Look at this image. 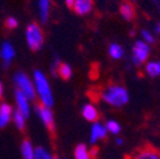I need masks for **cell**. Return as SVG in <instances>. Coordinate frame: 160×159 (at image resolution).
Instances as JSON below:
<instances>
[{
    "instance_id": "cell-1",
    "label": "cell",
    "mask_w": 160,
    "mask_h": 159,
    "mask_svg": "<svg viewBox=\"0 0 160 159\" xmlns=\"http://www.w3.org/2000/svg\"><path fill=\"white\" fill-rule=\"evenodd\" d=\"M32 79H33L32 82H33V86H35L36 95L39 98L41 105L45 106V107L51 108L53 106V104H55L53 94L45 74L42 71H40V70H35Z\"/></svg>"
},
{
    "instance_id": "cell-2",
    "label": "cell",
    "mask_w": 160,
    "mask_h": 159,
    "mask_svg": "<svg viewBox=\"0 0 160 159\" xmlns=\"http://www.w3.org/2000/svg\"><path fill=\"white\" fill-rule=\"evenodd\" d=\"M102 99L113 107H121L129 100L127 90L120 86H110L101 95Z\"/></svg>"
},
{
    "instance_id": "cell-3",
    "label": "cell",
    "mask_w": 160,
    "mask_h": 159,
    "mask_svg": "<svg viewBox=\"0 0 160 159\" xmlns=\"http://www.w3.org/2000/svg\"><path fill=\"white\" fill-rule=\"evenodd\" d=\"M13 81H15L17 90H19L22 95H25L26 97L28 98V100H35L37 95H36L35 86L31 79H29L25 72L18 71L13 76Z\"/></svg>"
},
{
    "instance_id": "cell-4",
    "label": "cell",
    "mask_w": 160,
    "mask_h": 159,
    "mask_svg": "<svg viewBox=\"0 0 160 159\" xmlns=\"http://www.w3.org/2000/svg\"><path fill=\"white\" fill-rule=\"evenodd\" d=\"M26 40L32 51H38L43 46V33L37 23H30L26 29Z\"/></svg>"
},
{
    "instance_id": "cell-5",
    "label": "cell",
    "mask_w": 160,
    "mask_h": 159,
    "mask_svg": "<svg viewBox=\"0 0 160 159\" xmlns=\"http://www.w3.org/2000/svg\"><path fill=\"white\" fill-rule=\"evenodd\" d=\"M36 112H37L38 117L42 121V124L47 127L50 131H55V117L51 111V109L48 107H45L42 105H39L36 107Z\"/></svg>"
},
{
    "instance_id": "cell-6",
    "label": "cell",
    "mask_w": 160,
    "mask_h": 159,
    "mask_svg": "<svg viewBox=\"0 0 160 159\" xmlns=\"http://www.w3.org/2000/svg\"><path fill=\"white\" fill-rule=\"evenodd\" d=\"M149 55V47L143 41H137L132 49V60L136 65H140L146 61Z\"/></svg>"
},
{
    "instance_id": "cell-7",
    "label": "cell",
    "mask_w": 160,
    "mask_h": 159,
    "mask_svg": "<svg viewBox=\"0 0 160 159\" xmlns=\"http://www.w3.org/2000/svg\"><path fill=\"white\" fill-rule=\"evenodd\" d=\"M15 99H16V106H17V110L21 115H23L26 118L29 117L30 115V105L29 100L26 97L25 95H22L19 90H16L15 92Z\"/></svg>"
},
{
    "instance_id": "cell-8",
    "label": "cell",
    "mask_w": 160,
    "mask_h": 159,
    "mask_svg": "<svg viewBox=\"0 0 160 159\" xmlns=\"http://www.w3.org/2000/svg\"><path fill=\"white\" fill-rule=\"evenodd\" d=\"M108 134V130L106 126L99 124V122H95L91 127V132H90V144H96L98 140L105 139L106 136Z\"/></svg>"
},
{
    "instance_id": "cell-9",
    "label": "cell",
    "mask_w": 160,
    "mask_h": 159,
    "mask_svg": "<svg viewBox=\"0 0 160 159\" xmlns=\"http://www.w3.org/2000/svg\"><path fill=\"white\" fill-rule=\"evenodd\" d=\"M16 51L13 46L10 42H3L1 47H0V57L3 60L5 67L10 65V62L12 61V59L15 58Z\"/></svg>"
},
{
    "instance_id": "cell-10",
    "label": "cell",
    "mask_w": 160,
    "mask_h": 159,
    "mask_svg": "<svg viewBox=\"0 0 160 159\" xmlns=\"http://www.w3.org/2000/svg\"><path fill=\"white\" fill-rule=\"evenodd\" d=\"M92 0H75L72 8L77 15L85 16L92 9Z\"/></svg>"
},
{
    "instance_id": "cell-11",
    "label": "cell",
    "mask_w": 160,
    "mask_h": 159,
    "mask_svg": "<svg viewBox=\"0 0 160 159\" xmlns=\"http://www.w3.org/2000/svg\"><path fill=\"white\" fill-rule=\"evenodd\" d=\"M13 109L8 104L0 105V128H5L8 126L11 118H12Z\"/></svg>"
},
{
    "instance_id": "cell-12",
    "label": "cell",
    "mask_w": 160,
    "mask_h": 159,
    "mask_svg": "<svg viewBox=\"0 0 160 159\" xmlns=\"http://www.w3.org/2000/svg\"><path fill=\"white\" fill-rule=\"evenodd\" d=\"M81 112H82L83 118L90 122H96L98 117H99V115H98V111L95 108V106H92V105H90V104L85 105Z\"/></svg>"
},
{
    "instance_id": "cell-13",
    "label": "cell",
    "mask_w": 160,
    "mask_h": 159,
    "mask_svg": "<svg viewBox=\"0 0 160 159\" xmlns=\"http://www.w3.org/2000/svg\"><path fill=\"white\" fill-rule=\"evenodd\" d=\"M130 159H160V152L155 149H142L136 152Z\"/></svg>"
},
{
    "instance_id": "cell-14",
    "label": "cell",
    "mask_w": 160,
    "mask_h": 159,
    "mask_svg": "<svg viewBox=\"0 0 160 159\" xmlns=\"http://www.w3.org/2000/svg\"><path fill=\"white\" fill-rule=\"evenodd\" d=\"M35 149L36 148L29 140H23L21 142L20 150H21V156L23 159H35Z\"/></svg>"
},
{
    "instance_id": "cell-15",
    "label": "cell",
    "mask_w": 160,
    "mask_h": 159,
    "mask_svg": "<svg viewBox=\"0 0 160 159\" xmlns=\"http://www.w3.org/2000/svg\"><path fill=\"white\" fill-rule=\"evenodd\" d=\"M38 6H39V15L41 23H46L48 21L50 10V0H38Z\"/></svg>"
},
{
    "instance_id": "cell-16",
    "label": "cell",
    "mask_w": 160,
    "mask_h": 159,
    "mask_svg": "<svg viewBox=\"0 0 160 159\" xmlns=\"http://www.w3.org/2000/svg\"><path fill=\"white\" fill-rule=\"evenodd\" d=\"M75 159H90L89 149L85 144H79L76 146Z\"/></svg>"
},
{
    "instance_id": "cell-17",
    "label": "cell",
    "mask_w": 160,
    "mask_h": 159,
    "mask_svg": "<svg viewBox=\"0 0 160 159\" xmlns=\"http://www.w3.org/2000/svg\"><path fill=\"white\" fill-rule=\"evenodd\" d=\"M12 121L15 124V126L17 127L19 130H23L26 127V117L23 115L20 114L18 110L13 111L12 114Z\"/></svg>"
},
{
    "instance_id": "cell-18",
    "label": "cell",
    "mask_w": 160,
    "mask_h": 159,
    "mask_svg": "<svg viewBox=\"0 0 160 159\" xmlns=\"http://www.w3.org/2000/svg\"><path fill=\"white\" fill-rule=\"evenodd\" d=\"M57 71L60 77L65 80H68L72 75V69H71V67L68 64H60Z\"/></svg>"
},
{
    "instance_id": "cell-19",
    "label": "cell",
    "mask_w": 160,
    "mask_h": 159,
    "mask_svg": "<svg viewBox=\"0 0 160 159\" xmlns=\"http://www.w3.org/2000/svg\"><path fill=\"white\" fill-rule=\"evenodd\" d=\"M120 13L122 15V17L125 18V19L130 20V19H132V17L135 16V10H133L132 6L130 5V3H126L120 8Z\"/></svg>"
},
{
    "instance_id": "cell-20",
    "label": "cell",
    "mask_w": 160,
    "mask_h": 159,
    "mask_svg": "<svg viewBox=\"0 0 160 159\" xmlns=\"http://www.w3.org/2000/svg\"><path fill=\"white\" fill-rule=\"evenodd\" d=\"M35 159H58L52 157V155L50 154L47 149H45L43 147H37L35 149Z\"/></svg>"
},
{
    "instance_id": "cell-21",
    "label": "cell",
    "mask_w": 160,
    "mask_h": 159,
    "mask_svg": "<svg viewBox=\"0 0 160 159\" xmlns=\"http://www.w3.org/2000/svg\"><path fill=\"white\" fill-rule=\"evenodd\" d=\"M109 54L113 59H120L123 56V49L121 46L117 45V44H112L109 47Z\"/></svg>"
},
{
    "instance_id": "cell-22",
    "label": "cell",
    "mask_w": 160,
    "mask_h": 159,
    "mask_svg": "<svg viewBox=\"0 0 160 159\" xmlns=\"http://www.w3.org/2000/svg\"><path fill=\"white\" fill-rule=\"evenodd\" d=\"M147 70L148 75L151 76V77H157L160 75V65L159 62H150L147 65Z\"/></svg>"
},
{
    "instance_id": "cell-23",
    "label": "cell",
    "mask_w": 160,
    "mask_h": 159,
    "mask_svg": "<svg viewBox=\"0 0 160 159\" xmlns=\"http://www.w3.org/2000/svg\"><path fill=\"white\" fill-rule=\"evenodd\" d=\"M106 128H107L108 131H110L113 135H118L120 132V130H121L120 125L118 124L117 121H115V120H109V121H107Z\"/></svg>"
},
{
    "instance_id": "cell-24",
    "label": "cell",
    "mask_w": 160,
    "mask_h": 159,
    "mask_svg": "<svg viewBox=\"0 0 160 159\" xmlns=\"http://www.w3.org/2000/svg\"><path fill=\"white\" fill-rule=\"evenodd\" d=\"M18 26V20L15 17H9L6 20V27L8 29H15Z\"/></svg>"
},
{
    "instance_id": "cell-25",
    "label": "cell",
    "mask_w": 160,
    "mask_h": 159,
    "mask_svg": "<svg viewBox=\"0 0 160 159\" xmlns=\"http://www.w3.org/2000/svg\"><path fill=\"white\" fill-rule=\"evenodd\" d=\"M142 36H143V38H145L146 41L149 42V44H151V42L155 41V38H153V36L151 35L149 31H147V30H142Z\"/></svg>"
},
{
    "instance_id": "cell-26",
    "label": "cell",
    "mask_w": 160,
    "mask_h": 159,
    "mask_svg": "<svg viewBox=\"0 0 160 159\" xmlns=\"http://www.w3.org/2000/svg\"><path fill=\"white\" fill-rule=\"evenodd\" d=\"M73 1H75V0H66V5H67L68 7H72Z\"/></svg>"
},
{
    "instance_id": "cell-27",
    "label": "cell",
    "mask_w": 160,
    "mask_h": 159,
    "mask_svg": "<svg viewBox=\"0 0 160 159\" xmlns=\"http://www.w3.org/2000/svg\"><path fill=\"white\" fill-rule=\"evenodd\" d=\"M116 144L121 146V145H123V140L121 139V138H117V139H116Z\"/></svg>"
},
{
    "instance_id": "cell-28",
    "label": "cell",
    "mask_w": 160,
    "mask_h": 159,
    "mask_svg": "<svg viewBox=\"0 0 160 159\" xmlns=\"http://www.w3.org/2000/svg\"><path fill=\"white\" fill-rule=\"evenodd\" d=\"M2 92H3V86H2V82L0 81V99L2 97Z\"/></svg>"
},
{
    "instance_id": "cell-29",
    "label": "cell",
    "mask_w": 160,
    "mask_h": 159,
    "mask_svg": "<svg viewBox=\"0 0 160 159\" xmlns=\"http://www.w3.org/2000/svg\"><path fill=\"white\" fill-rule=\"evenodd\" d=\"M156 31H157L158 33H160V23L156 27Z\"/></svg>"
},
{
    "instance_id": "cell-30",
    "label": "cell",
    "mask_w": 160,
    "mask_h": 159,
    "mask_svg": "<svg viewBox=\"0 0 160 159\" xmlns=\"http://www.w3.org/2000/svg\"><path fill=\"white\" fill-rule=\"evenodd\" d=\"M159 65H160V62H159Z\"/></svg>"
},
{
    "instance_id": "cell-31",
    "label": "cell",
    "mask_w": 160,
    "mask_h": 159,
    "mask_svg": "<svg viewBox=\"0 0 160 159\" xmlns=\"http://www.w3.org/2000/svg\"><path fill=\"white\" fill-rule=\"evenodd\" d=\"M65 159H67V158H65Z\"/></svg>"
}]
</instances>
